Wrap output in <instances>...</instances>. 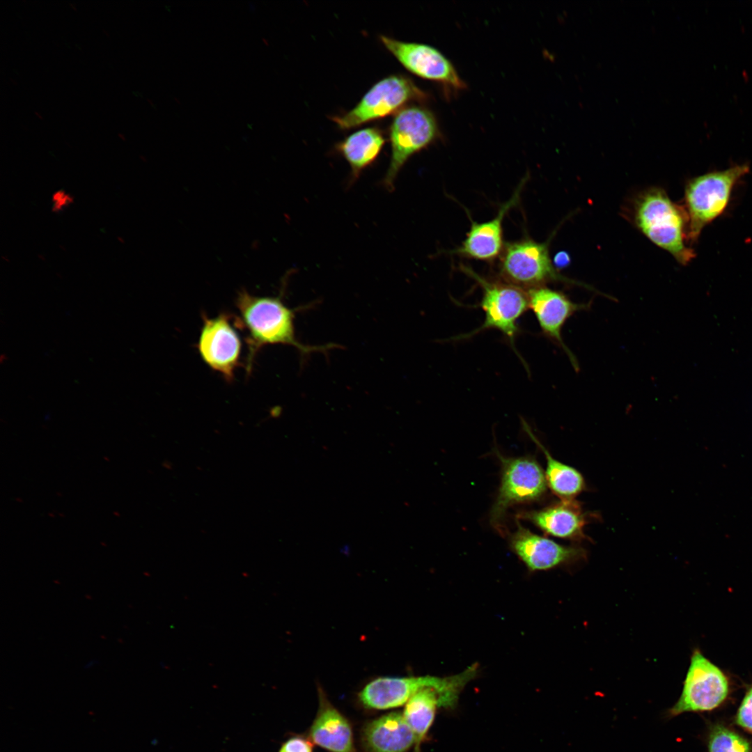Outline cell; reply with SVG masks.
Here are the masks:
<instances>
[{
	"label": "cell",
	"instance_id": "cell-1",
	"mask_svg": "<svg viewBox=\"0 0 752 752\" xmlns=\"http://www.w3.org/2000/svg\"><path fill=\"white\" fill-rule=\"evenodd\" d=\"M286 285L276 297H258L241 290L237 296L235 304L239 317L235 318L237 328L244 329L246 332L248 355L246 369L251 372L257 352L267 345L282 344L296 348L302 358L314 352H328L336 347L334 344L309 345L301 343L296 338L295 317L297 309L287 306L283 300V292Z\"/></svg>",
	"mask_w": 752,
	"mask_h": 752
},
{
	"label": "cell",
	"instance_id": "cell-23",
	"mask_svg": "<svg viewBox=\"0 0 752 752\" xmlns=\"http://www.w3.org/2000/svg\"><path fill=\"white\" fill-rule=\"evenodd\" d=\"M734 723L752 735V685L746 691L736 710Z\"/></svg>",
	"mask_w": 752,
	"mask_h": 752
},
{
	"label": "cell",
	"instance_id": "cell-5",
	"mask_svg": "<svg viewBox=\"0 0 752 752\" xmlns=\"http://www.w3.org/2000/svg\"><path fill=\"white\" fill-rule=\"evenodd\" d=\"M428 99L409 77L391 75L376 82L351 110L330 118L343 130L395 114L414 102Z\"/></svg>",
	"mask_w": 752,
	"mask_h": 752
},
{
	"label": "cell",
	"instance_id": "cell-27",
	"mask_svg": "<svg viewBox=\"0 0 752 752\" xmlns=\"http://www.w3.org/2000/svg\"><path fill=\"white\" fill-rule=\"evenodd\" d=\"M118 136H120V137L121 139H123V140H125V137H124V136H123V135L122 134H120V133H118Z\"/></svg>",
	"mask_w": 752,
	"mask_h": 752
},
{
	"label": "cell",
	"instance_id": "cell-2",
	"mask_svg": "<svg viewBox=\"0 0 752 752\" xmlns=\"http://www.w3.org/2000/svg\"><path fill=\"white\" fill-rule=\"evenodd\" d=\"M634 219L637 227L654 244L669 252L682 265L694 257L687 239V213L658 188L641 195L635 205Z\"/></svg>",
	"mask_w": 752,
	"mask_h": 752
},
{
	"label": "cell",
	"instance_id": "cell-4",
	"mask_svg": "<svg viewBox=\"0 0 752 752\" xmlns=\"http://www.w3.org/2000/svg\"><path fill=\"white\" fill-rule=\"evenodd\" d=\"M478 670V664L475 663L460 673L446 677H380L366 684L359 698L367 708L387 710L402 706L420 690L432 687L457 701L461 691L476 677Z\"/></svg>",
	"mask_w": 752,
	"mask_h": 752
},
{
	"label": "cell",
	"instance_id": "cell-13",
	"mask_svg": "<svg viewBox=\"0 0 752 752\" xmlns=\"http://www.w3.org/2000/svg\"><path fill=\"white\" fill-rule=\"evenodd\" d=\"M529 308L533 311L542 334L559 346L576 371L579 369L576 357L564 343L562 329L576 312L586 310L590 304L573 302L563 293L540 286L527 291Z\"/></svg>",
	"mask_w": 752,
	"mask_h": 752
},
{
	"label": "cell",
	"instance_id": "cell-8",
	"mask_svg": "<svg viewBox=\"0 0 752 752\" xmlns=\"http://www.w3.org/2000/svg\"><path fill=\"white\" fill-rule=\"evenodd\" d=\"M730 691L728 676L698 650L694 651L682 693L667 712L669 718L687 712H712L721 707Z\"/></svg>",
	"mask_w": 752,
	"mask_h": 752
},
{
	"label": "cell",
	"instance_id": "cell-9",
	"mask_svg": "<svg viewBox=\"0 0 752 752\" xmlns=\"http://www.w3.org/2000/svg\"><path fill=\"white\" fill-rule=\"evenodd\" d=\"M500 272L505 282L523 290L545 286L554 281L581 285L558 273L550 259L547 242L532 240L513 242L506 247Z\"/></svg>",
	"mask_w": 752,
	"mask_h": 752
},
{
	"label": "cell",
	"instance_id": "cell-28",
	"mask_svg": "<svg viewBox=\"0 0 752 752\" xmlns=\"http://www.w3.org/2000/svg\"><path fill=\"white\" fill-rule=\"evenodd\" d=\"M69 5L70 6L71 8H72L74 10H75V8L73 4H72L71 3H69Z\"/></svg>",
	"mask_w": 752,
	"mask_h": 752
},
{
	"label": "cell",
	"instance_id": "cell-10",
	"mask_svg": "<svg viewBox=\"0 0 752 752\" xmlns=\"http://www.w3.org/2000/svg\"><path fill=\"white\" fill-rule=\"evenodd\" d=\"M483 289L480 301L485 320L476 329L458 336L466 338L487 329H496L502 333L515 347L514 341L518 333V320L529 308L527 292L506 282L489 281L473 271L466 269Z\"/></svg>",
	"mask_w": 752,
	"mask_h": 752
},
{
	"label": "cell",
	"instance_id": "cell-14",
	"mask_svg": "<svg viewBox=\"0 0 752 752\" xmlns=\"http://www.w3.org/2000/svg\"><path fill=\"white\" fill-rule=\"evenodd\" d=\"M517 524L516 530L509 535V546L531 572L551 570L586 557L581 547L562 545Z\"/></svg>",
	"mask_w": 752,
	"mask_h": 752
},
{
	"label": "cell",
	"instance_id": "cell-24",
	"mask_svg": "<svg viewBox=\"0 0 752 752\" xmlns=\"http://www.w3.org/2000/svg\"><path fill=\"white\" fill-rule=\"evenodd\" d=\"M278 752H313L312 741L301 735H293L285 740Z\"/></svg>",
	"mask_w": 752,
	"mask_h": 752
},
{
	"label": "cell",
	"instance_id": "cell-17",
	"mask_svg": "<svg viewBox=\"0 0 752 752\" xmlns=\"http://www.w3.org/2000/svg\"><path fill=\"white\" fill-rule=\"evenodd\" d=\"M318 710L309 730L311 741L329 752H357L352 726L318 685Z\"/></svg>",
	"mask_w": 752,
	"mask_h": 752
},
{
	"label": "cell",
	"instance_id": "cell-26",
	"mask_svg": "<svg viewBox=\"0 0 752 752\" xmlns=\"http://www.w3.org/2000/svg\"><path fill=\"white\" fill-rule=\"evenodd\" d=\"M554 261V265H555V267L562 268L567 266L569 264L570 260V256L566 252L561 251L556 255Z\"/></svg>",
	"mask_w": 752,
	"mask_h": 752
},
{
	"label": "cell",
	"instance_id": "cell-16",
	"mask_svg": "<svg viewBox=\"0 0 752 752\" xmlns=\"http://www.w3.org/2000/svg\"><path fill=\"white\" fill-rule=\"evenodd\" d=\"M525 180L524 178L513 196L501 205L493 219L481 223L471 221L470 229L455 253L480 260H492L501 253L503 246V219L508 212L518 201Z\"/></svg>",
	"mask_w": 752,
	"mask_h": 752
},
{
	"label": "cell",
	"instance_id": "cell-15",
	"mask_svg": "<svg viewBox=\"0 0 752 752\" xmlns=\"http://www.w3.org/2000/svg\"><path fill=\"white\" fill-rule=\"evenodd\" d=\"M522 517L547 535L577 541L586 538L584 529L590 519L575 499L561 500L540 510L524 512Z\"/></svg>",
	"mask_w": 752,
	"mask_h": 752
},
{
	"label": "cell",
	"instance_id": "cell-6",
	"mask_svg": "<svg viewBox=\"0 0 752 752\" xmlns=\"http://www.w3.org/2000/svg\"><path fill=\"white\" fill-rule=\"evenodd\" d=\"M439 130L434 114L422 106L409 105L396 113L389 127L391 154L382 184L394 189L398 175L409 159L434 143Z\"/></svg>",
	"mask_w": 752,
	"mask_h": 752
},
{
	"label": "cell",
	"instance_id": "cell-3",
	"mask_svg": "<svg viewBox=\"0 0 752 752\" xmlns=\"http://www.w3.org/2000/svg\"><path fill=\"white\" fill-rule=\"evenodd\" d=\"M749 172L747 164L709 172L691 179L685 187L688 219L687 240L696 242L703 228L723 214L735 185Z\"/></svg>",
	"mask_w": 752,
	"mask_h": 752
},
{
	"label": "cell",
	"instance_id": "cell-19",
	"mask_svg": "<svg viewBox=\"0 0 752 752\" xmlns=\"http://www.w3.org/2000/svg\"><path fill=\"white\" fill-rule=\"evenodd\" d=\"M386 138L377 127L359 130L335 145V152L342 156L350 168V183L377 159Z\"/></svg>",
	"mask_w": 752,
	"mask_h": 752
},
{
	"label": "cell",
	"instance_id": "cell-12",
	"mask_svg": "<svg viewBox=\"0 0 752 752\" xmlns=\"http://www.w3.org/2000/svg\"><path fill=\"white\" fill-rule=\"evenodd\" d=\"M386 49L414 75L439 82L454 90H462L466 84L451 61L436 48L425 44L405 42L381 35Z\"/></svg>",
	"mask_w": 752,
	"mask_h": 752
},
{
	"label": "cell",
	"instance_id": "cell-18",
	"mask_svg": "<svg viewBox=\"0 0 752 752\" xmlns=\"http://www.w3.org/2000/svg\"><path fill=\"white\" fill-rule=\"evenodd\" d=\"M361 742L367 752H407L415 736L402 714L391 712L367 723Z\"/></svg>",
	"mask_w": 752,
	"mask_h": 752
},
{
	"label": "cell",
	"instance_id": "cell-29",
	"mask_svg": "<svg viewBox=\"0 0 752 752\" xmlns=\"http://www.w3.org/2000/svg\"><path fill=\"white\" fill-rule=\"evenodd\" d=\"M34 113H36V115H37L38 116H39V118H41V116H40V115L39 113H37L36 111H34Z\"/></svg>",
	"mask_w": 752,
	"mask_h": 752
},
{
	"label": "cell",
	"instance_id": "cell-7",
	"mask_svg": "<svg viewBox=\"0 0 752 752\" xmlns=\"http://www.w3.org/2000/svg\"><path fill=\"white\" fill-rule=\"evenodd\" d=\"M496 453L501 464V478L489 519L491 524L503 532L502 522L507 510L514 505L540 499L548 486L543 469L533 457H506Z\"/></svg>",
	"mask_w": 752,
	"mask_h": 752
},
{
	"label": "cell",
	"instance_id": "cell-11",
	"mask_svg": "<svg viewBox=\"0 0 752 752\" xmlns=\"http://www.w3.org/2000/svg\"><path fill=\"white\" fill-rule=\"evenodd\" d=\"M197 343L198 351L206 365L220 373L228 382L234 379L240 366L241 340L232 322L233 317L221 313L209 318L203 314Z\"/></svg>",
	"mask_w": 752,
	"mask_h": 752
},
{
	"label": "cell",
	"instance_id": "cell-21",
	"mask_svg": "<svg viewBox=\"0 0 752 752\" xmlns=\"http://www.w3.org/2000/svg\"><path fill=\"white\" fill-rule=\"evenodd\" d=\"M522 425L526 432L545 455L547 462L545 473L548 487L561 500L574 499L586 487L582 474L575 468L554 458L524 421H522Z\"/></svg>",
	"mask_w": 752,
	"mask_h": 752
},
{
	"label": "cell",
	"instance_id": "cell-22",
	"mask_svg": "<svg viewBox=\"0 0 752 752\" xmlns=\"http://www.w3.org/2000/svg\"><path fill=\"white\" fill-rule=\"evenodd\" d=\"M707 752H752V743L739 731L723 722L709 726Z\"/></svg>",
	"mask_w": 752,
	"mask_h": 752
},
{
	"label": "cell",
	"instance_id": "cell-25",
	"mask_svg": "<svg viewBox=\"0 0 752 752\" xmlns=\"http://www.w3.org/2000/svg\"><path fill=\"white\" fill-rule=\"evenodd\" d=\"M74 201L73 196L63 189H57L51 196V210L54 213H59L70 206Z\"/></svg>",
	"mask_w": 752,
	"mask_h": 752
},
{
	"label": "cell",
	"instance_id": "cell-20",
	"mask_svg": "<svg viewBox=\"0 0 752 752\" xmlns=\"http://www.w3.org/2000/svg\"><path fill=\"white\" fill-rule=\"evenodd\" d=\"M457 701L444 692L432 687L416 693L405 704L403 717L415 736L414 752H420L439 707H454Z\"/></svg>",
	"mask_w": 752,
	"mask_h": 752
}]
</instances>
